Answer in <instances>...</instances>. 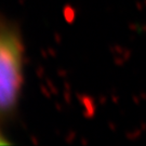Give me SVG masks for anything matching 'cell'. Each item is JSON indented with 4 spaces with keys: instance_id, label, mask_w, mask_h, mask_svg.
<instances>
[{
    "instance_id": "1",
    "label": "cell",
    "mask_w": 146,
    "mask_h": 146,
    "mask_svg": "<svg viewBox=\"0 0 146 146\" xmlns=\"http://www.w3.org/2000/svg\"><path fill=\"white\" fill-rule=\"evenodd\" d=\"M24 80V44L19 31L0 21V116L15 110Z\"/></svg>"
},
{
    "instance_id": "2",
    "label": "cell",
    "mask_w": 146,
    "mask_h": 146,
    "mask_svg": "<svg viewBox=\"0 0 146 146\" xmlns=\"http://www.w3.org/2000/svg\"><path fill=\"white\" fill-rule=\"evenodd\" d=\"M9 144V141L5 139V136H3L0 132V145H8Z\"/></svg>"
}]
</instances>
